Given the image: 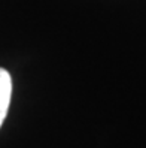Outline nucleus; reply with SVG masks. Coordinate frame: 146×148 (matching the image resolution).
Masks as SVG:
<instances>
[{
	"instance_id": "nucleus-1",
	"label": "nucleus",
	"mask_w": 146,
	"mask_h": 148,
	"mask_svg": "<svg viewBox=\"0 0 146 148\" xmlns=\"http://www.w3.org/2000/svg\"><path fill=\"white\" fill-rule=\"evenodd\" d=\"M12 96V78L9 72L0 67V127L7 115V108Z\"/></svg>"
}]
</instances>
